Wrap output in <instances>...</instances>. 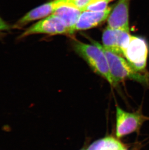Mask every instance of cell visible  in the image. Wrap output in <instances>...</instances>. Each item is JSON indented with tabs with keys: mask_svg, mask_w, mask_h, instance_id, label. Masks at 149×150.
<instances>
[{
	"mask_svg": "<svg viewBox=\"0 0 149 150\" xmlns=\"http://www.w3.org/2000/svg\"><path fill=\"white\" fill-rule=\"evenodd\" d=\"M122 150H127V149H125V148H124V149H122Z\"/></svg>",
	"mask_w": 149,
	"mask_h": 150,
	"instance_id": "cell-17",
	"label": "cell"
},
{
	"mask_svg": "<svg viewBox=\"0 0 149 150\" xmlns=\"http://www.w3.org/2000/svg\"><path fill=\"white\" fill-rule=\"evenodd\" d=\"M131 37L130 32L113 29L107 26L103 32V46L107 49L123 56L122 52L127 47Z\"/></svg>",
	"mask_w": 149,
	"mask_h": 150,
	"instance_id": "cell-6",
	"label": "cell"
},
{
	"mask_svg": "<svg viewBox=\"0 0 149 150\" xmlns=\"http://www.w3.org/2000/svg\"><path fill=\"white\" fill-rule=\"evenodd\" d=\"M112 7H108L101 12L84 11L82 12L74 27V32L85 30L99 25L108 18Z\"/></svg>",
	"mask_w": 149,
	"mask_h": 150,
	"instance_id": "cell-9",
	"label": "cell"
},
{
	"mask_svg": "<svg viewBox=\"0 0 149 150\" xmlns=\"http://www.w3.org/2000/svg\"><path fill=\"white\" fill-rule=\"evenodd\" d=\"M35 34L57 35H72V33L60 18L52 14L32 24L21 34L19 38H24Z\"/></svg>",
	"mask_w": 149,
	"mask_h": 150,
	"instance_id": "cell-4",
	"label": "cell"
},
{
	"mask_svg": "<svg viewBox=\"0 0 149 150\" xmlns=\"http://www.w3.org/2000/svg\"><path fill=\"white\" fill-rule=\"evenodd\" d=\"M91 40L93 44L101 49L107 57L110 73L112 80L113 86H115L126 79L133 80L149 86V74L138 72L131 67L122 55L107 49L97 41Z\"/></svg>",
	"mask_w": 149,
	"mask_h": 150,
	"instance_id": "cell-1",
	"label": "cell"
},
{
	"mask_svg": "<svg viewBox=\"0 0 149 150\" xmlns=\"http://www.w3.org/2000/svg\"><path fill=\"white\" fill-rule=\"evenodd\" d=\"M110 1L99 0L90 3L84 11L92 12H101L105 10L108 7V6Z\"/></svg>",
	"mask_w": 149,
	"mask_h": 150,
	"instance_id": "cell-12",
	"label": "cell"
},
{
	"mask_svg": "<svg viewBox=\"0 0 149 150\" xmlns=\"http://www.w3.org/2000/svg\"><path fill=\"white\" fill-rule=\"evenodd\" d=\"M131 0H119L108 18V27L130 32L129 12Z\"/></svg>",
	"mask_w": 149,
	"mask_h": 150,
	"instance_id": "cell-7",
	"label": "cell"
},
{
	"mask_svg": "<svg viewBox=\"0 0 149 150\" xmlns=\"http://www.w3.org/2000/svg\"><path fill=\"white\" fill-rule=\"evenodd\" d=\"M122 54L135 71L141 73H147L146 72V68L149 48L144 38L131 35L129 42L123 51Z\"/></svg>",
	"mask_w": 149,
	"mask_h": 150,
	"instance_id": "cell-3",
	"label": "cell"
},
{
	"mask_svg": "<svg viewBox=\"0 0 149 150\" xmlns=\"http://www.w3.org/2000/svg\"><path fill=\"white\" fill-rule=\"evenodd\" d=\"M10 29V26L0 17V31H6Z\"/></svg>",
	"mask_w": 149,
	"mask_h": 150,
	"instance_id": "cell-14",
	"label": "cell"
},
{
	"mask_svg": "<svg viewBox=\"0 0 149 150\" xmlns=\"http://www.w3.org/2000/svg\"><path fill=\"white\" fill-rule=\"evenodd\" d=\"M116 136L121 138L127 134L138 132L143 123L149 120V117L145 116L141 111L127 112L116 106Z\"/></svg>",
	"mask_w": 149,
	"mask_h": 150,
	"instance_id": "cell-5",
	"label": "cell"
},
{
	"mask_svg": "<svg viewBox=\"0 0 149 150\" xmlns=\"http://www.w3.org/2000/svg\"><path fill=\"white\" fill-rule=\"evenodd\" d=\"M87 149H86V147L82 148V149H80V150H87Z\"/></svg>",
	"mask_w": 149,
	"mask_h": 150,
	"instance_id": "cell-16",
	"label": "cell"
},
{
	"mask_svg": "<svg viewBox=\"0 0 149 150\" xmlns=\"http://www.w3.org/2000/svg\"><path fill=\"white\" fill-rule=\"evenodd\" d=\"M82 11L69 4L62 5L53 14L59 17L70 30L72 34L74 32V27Z\"/></svg>",
	"mask_w": 149,
	"mask_h": 150,
	"instance_id": "cell-10",
	"label": "cell"
},
{
	"mask_svg": "<svg viewBox=\"0 0 149 150\" xmlns=\"http://www.w3.org/2000/svg\"><path fill=\"white\" fill-rule=\"evenodd\" d=\"M73 47L76 53L86 61L95 73L113 86L108 62L105 54L97 46L74 40Z\"/></svg>",
	"mask_w": 149,
	"mask_h": 150,
	"instance_id": "cell-2",
	"label": "cell"
},
{
	"mask_svg": "<svg viewBox=\"0 0 149 150\" xmlns=\"http://www.w3.org/2000/svg\"><path fill=\"white\" fill-rule=\"evenodd\" d=\"M99 1V0H91V1H90V3H91V2H93V1ZM108 1H112V0H108ZM90 3H89V4H90Z\"/></svg>",
	"mask_w": 149,
	"mask_h": 150,
	"instance_id": "cell-15",
	"label": "cell"
},
{
	"mask_svg": "<svg viewBox=\"0 0 149 150\" xmlns=\"http://www.w3.org/2000/svg\"><path fill=\"white\" fill-rule=\"evenodd\" d=\"M91 0H66V4L74 6L84 11Z\"/></svg>",
	"mask_w": 149,
	"mask_h": 150,
	"instance_id": "cell-13",
	"label": "cell"
},
{
	"mask_svg": "<svg viewBox=\"0 0 149 150\" xmlns=\"http://www.w3.org/2000/svg\"><path fill=\"white\" fill-rule=\"evenodd\" d=\"M124 145L116 139L108 137L92 143L87 150H122Z\"/></svg>",
	"mask_w": 149,
	"mask_h": 150,
	"instance_id": "cell-11",
	"label": "cell"
},
{
	"mask_svg": "<svg viewBox=\"0 0 149 150\" xmlns=\"http://www.w3.org/2000/svg\"><path fill=\"white\" fill-rule=\"evenodd\" d=\"M66 0H51L31 10L15 23L13 28H21L32 21L40 20L52 14L58 8L66 4Z\"/></svg>",
	"mask_w": 149,
	"mask_h": 150,
	"instance_id": "cell-8",
	"label": "cell"
}]
</instances>
